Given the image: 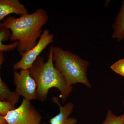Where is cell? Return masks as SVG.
Instances as JSON below:
<instances>
[{
	"instance_id": "1",
	"label": "cell",
	"mask_w": 124,
	"mask_h": 124,
	"mask_svg": "<svg viewBox=\"0 0 124 124\" xmlns=\"http://www.w3.org/2000/svg\"><path fill=\"white\" fill-rule=\"evenodd\" d=\"M48 16L44 9H37L34 13L19 17L10 16L2 23L3 28L11 31L10 40L18 41L16 48L19 55L32 48L42 33V27L48 22Z\"/></svg>"
},
{
	"instance_id": "2",
	"label": "cell",
	"mask_w": 124,
	"mask_h": 124,
	"mask_svg": "<svg viewBox=\"0 0 124 124\" xmlns=\"http://www.w3.org/2000/svg\"><path fill=\"white\" fill-rule=\"evenodd\" d=\"M53 55V46H50L47 62H45L44 58L39 55L29 69V73L36 83L37 99L40 101H45L50 89L55 88L60 91L59 97L63 103L73 87L67 84L62 74L54 67Z\"/></svg>"
},
{
	"instance_id": "3",
	"label": "cell",
	"mask_w": 124,
	"mask_h": 124,
	"mask_svg": "<svg viewBox=\"0 0 124 124\" xmlns=\"http://www.w3.org/2000/svg\"><path fill=\"white\" fill-rule=\"evenodd\" d=\"M53 54L54 67L62 74L67 84L72 86L81 83L91 88L87 76L88 62L60 47L53 46Z\"/></svg>"
},
{
	"instance_id": "4",
	"label": "cell",
	"mask_w": 124,
	"mask_h": 124,
	"mask_svg": "<svg viewBox=\"0 0 124 124\" xmlns=\"http://www.w3.org/2000/svg\"><path fill=\"white\" fill-rule=\"evenodd\" d=\"M23 98L18 107L9 111L4 116L8 124H40L42 116L32 104Z\"/></svg>"
},
{
	"instance_id": "5",
	"label": "cell",
	"mask_w": 124,
	"mask_h": 124,
	"mask_svg": "<svg viewBox=\"0 0 124 124\" xmlns=\"http://www.w3.org/2000/svg\"><path fill=\"white\" fill-rule=\"evenodd\" d=\"M54 35L48 29L42 32L37 44L29 51L24 53L21 59L13 66L14 70L29 69L38 56L49 45L53 42Z\"/></svg>"
},
{
	"instance_id": "6",
	"label": "cell",
	"mask_w": 124,
	"mask_h": 124,
	"mask_svg": "<svg viewBox=\"0 0 124 124\" xmlns=\"http://www.w3.org/2000/svg\"><path fill=\"white\" fill-rule=\"evenodd\" d=\"M13 81L15 91L18 95L30 101L37 99V85L30 75L29 69L21 70L19 72L14 71Z\"/></svg>"
},
{
	"instance_id": "7",
	"label": "cell",
	"mask_w": 124,
	"mask_h": 124,
	"mask_svg": "<svg viewBox=\"0 0 124 124\" xmlns=\"http://www.w3.org/2000/svg\"><path fill=\"white\" fill-rule=\"evenodd\" d=\"M52 101L58 105L59 113L50 120V124H77L78 120L74 117H69L73 112L74 104L71 102H68L63 106L60 104L58 98L56 97L52 98Z\"/></svg>"
},
{
	"instance_id": "8",
	"label": "cell",
	"mask_w": 124,
	"mask_h": 124,
	"mask_svg": "<svg viewBox=\"0 0 124 124\" xmlns=\"http://www.w3.org/2000/svg\"><path fill=\"white\" fill-rule=\"evenodd\" d=\"M11 14L21 16L27 14L29 12L19 0H0V22Z\"/></svg>"
},
{
	"instance_id": "9",
	"label": "cell",
	"mask_w": 124,
	"mask_h": 124,
	"mask_svg": "<svg viewBox=\"0 0 124 124\" xmlns=\"http://www.w3.org/2000/svg\"><path fill=\"white\" fill-rule=\"evenodd\" d=\"M5 61L4 52L0 53V73L1 65ZM20 96L15 91H11L7 85L2 81L0 73V101L10 102L15 106L18 102Z\"/></svg>"
},
{
	"instance_id": "10",
	"label": "cell",
	"mask_w": 124,
	"mask_h": 124,
	"mask_svg": "<svg viewBox=\"0 0 124 124\" xmlns=\"http://www.w3.org/2000/svg\"><path fill=\"white\" fill-rule=\"evenodd\" d=\"M112 27L113 29L112 38L118 41L123 40L124 39V0L122 1L121 7Z\"/></svg>"
},
{
	"instance_id": "11",
	"label": "cell",
	"mask_w": 124,
	"mask_h": 124,
	"mask_svg": "<svg viewBox=\"0 0 124 124\" xmlns=\"http://www.w3.org/2000/svg\"><path fill=\"white\" fill-rule=\"evenodd\" d=\"M11 33L9 29L2 27L0 30V53L8 52L16 48L18 45V41H16L14 43L8 45L2 44V42L7 40L10 38Z\"/></svg>"
},
{
	"instance_id": "12",
	"label": "cell",
	"mask_w": 124,
	"mask_h": 124,
	"mask_svg": "<svg viewBox=\"0 0 124 124\" xmlns=\"http://www.w3.org/2000/svg\"><path fill=\"white\" fill-rule=\"evenodd\" d=\"M101 124H124V113L121 115L117 116L109 110Z\"/></svg>"
},
{
	"instance_id": "13",
	"label": "cell",
	"mask_w": 124,
	"mask_h": 124,
	"mask_svg": "<svg viewBox=\"0 0 124 124\" xmlns=\"http://www.w3.org/2000/svg\"><path fill=\"white\" fill-rule=\"evenodd\" d=\"M111 69L116 73L124 77V59L118 60L111 66Z\"/></svg>"
},
{
	"instance_id": "14",
	"label": "cell",
	"mask_w": 124,
	"mask_h": 124,
	"mask_svg": "<svg viewBox=\"0 0 124 124\" xmlns=\"http://www.w3.org/2000/svg\"><path fill=\"white\" fill-rule=\"evenodd\" d=\"M15 106L10 102L0 101V114L4 116L9 111L13 110Z\"/></svg>"
},
{
	"instance_id": "15",
	"label": "cell",
	"mask_w": 124,
	"mask_h": 124,
	"mask_svg": "<svg viewBox=\"0 0 124 124\" xmlns=\"http://www.w3.org/2000/svg\"><path fill=\"white\" fill-rule=\"evenodd\" d=\"M0 124H7L4 116L0 114Z\"/></svg>"
},
{
	"instance_id": "16",
	"label": "cell",
	"mask_w": 124,
	"mask_h": 124,
	"mask_svg": "<svg viewBox=\"0 0 124 124\" xmlns=\"http://www.w3.org/2000/svg\"><path fill=\"white\" fill-rule=\"evenodd\" d=\"M2 27V23L0 22V29H1V28Z\"/></svg>"
},
{
	"instance_id": "17",
	"label": "cell",
	"mask_w": 124,
	"mask_h": 124,
	"mask_svg": "<svg viewBox=\"0 0 124 124\" xmlns=\"http://www.w3.org/2000/svg\"><path fill=\"white\" fill-rule=\"evenodd\" d=\"M123 105H124V101H123Z\"/></svg>"
}]
</instances>
